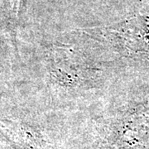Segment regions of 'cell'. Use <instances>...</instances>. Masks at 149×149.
<instances>
[{
	"instance_id": "6da1fadb",
	"label": "cell",
	"mask_w": 149,
	"mask_h": 149,
	"mask_svg": "<svg viewBox=\"0 0 149 149\" xmlns=\"http://www.w3.org/2000/svg\"><path fill=\"white\" fill-rule=\"evenodd\" d=\"M19 4H20V0H12V9L14 10L17 15L19 10Z\"/></svg>"
}]
</instances>
